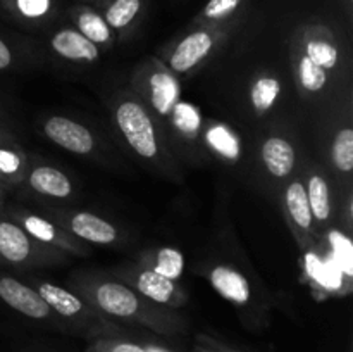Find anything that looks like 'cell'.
<instances>
[{
    "label": "cell",
    "instance_id": "52a82bcc",
    "mask_svg": "<svg viewBox=\"0 0 353 352\" xmlns=\"http://www.w3.org/2000/svg\"><path fill=\"white\" fill-rule=\"evenodd\" d=\"M50 219L86 244L112 245L119 240V230L105 217L86 211H52Z\"/></svg>",
    "mask_w": 353,
    "mask_h": 352
},
{
    "label": "cell",
    "instance_id": "4fadbf2b",
    "mask_svg": "<svg viewBox=\"0 0 353 352\" xmlns=\"http://www.w3.org/2000/svg\"><path fill=\"white\" fill-rule=\"evenodd\" d=\"M52 50L62 59L72 62H95L100 57V48L83 37L78 30H61L50 38Z\"/></svg>",
    "mask_w": 353,
    "mask_h": 352
},
{
    "label": "cell",
    "instance_id": "7a4b0ae2",
    "mask_svg": "<svg viewBox=\"0 0 353 352\" xmlns=\"http://www.w3.org/2000/svg\"><path fill=\"white\" fill-rule=\"evenodd\" d=\"M114 121L133 152L147 161L161 154L157 128L147 107L134 97H123L114 106Z\"/></svg>",
    "mask_w": 353,
    "mask_h": 352
},
{
    "label": "cell",
    "instance_id": "836d02e7",
    "mask_svg": "<svg viewBox=\"0 0 353 352\" xmlns=\"http://www.w3.org/2000/svg\"><path fill=\"white\" fill-rule=\"evenodd\" d=\"M0 183H3V179H2V176H0Z\"/></svg>",
    "mask_w": 353,
    "mask_h": 352
},
{
    "label": "cell",
    "instance_id": "ffe728a7",
    "mask_svg": "<svg viewBox=\"0 0 353 352\" xmlns=\"http://www.w3.org/2000/svg\"><path fill=\"white\" fill-rule=\"evenodd\" d=\"M76 26H78L79 33L93 41L97 47L99 45L105 47V45L112 43V30L105 23V19L93 10H79L76 16Z\"/></svg>",
    "mask_w": 353,
    "mask_h": 352
},
{
    "label": "cell",
    "instance_id": "9a60e30c",
    "mask_svg": "<svg viewBox=\"0 0 353 352\" xmlns=\"http://www.w3.org/2000/svg\"><path fill=\"white\" fill-rule=\"evenodd\" d=\"M261 157L265 169L276 178H286L295 169V148L283 137H269L262 144Z\"/></svg>",
    "mask_w": 353,
    "mask_h": 352
},
{
    "label": "cell",
    "instance_id": "83f0119b",
    "mask_svg": "<svg viewBox=\"0 0 353 352\" xmlns=\"http://www.w3.org/2000/svg\"><path fill=\"white\" fill-rule=\"evenodd\" d=\"M17 12L28 19H37L45 16L50 9V0H16Z\"/></svg>",
    "mask_w": 353,
    "mask_h": 352
},
{
    "label": "cell",
    "instance_id": "f546056e",
    "mask_svg": "<svg viewBox=\"0 0 353 352\" xmlns=\"http://www.w3.org/2000/svg\"><path fill=\"white\" fill-rule=\"evenodd\" d=\"M14 64V54L10 50L9 45L0 38V71H6V69L12 68Z\"/></svg>",
    "mask_w": 353,
    "mask_h": 352
},
{
    "label": "cell",
    "instance_id": "8fae6325",
    "mask_svg": "<svg viewBox=\"0 0 353 352\" xmlns=\"http://www.w3.org/2000/svg\"><path fill=\"white\" fill-rule=\"evenodd\" d=\"M210 285L221 297L230 300L238 307H245L252 302V289L243 273L230 264H216L207 273Z\"/></svg>",
    "mask_w": 353,
    "mask_h": 352
},
{
    "label": "cell",
    "instance_id": "f1b7e54d",
    "mask_svg": "<svg viewBox=\"0 0 353 352\" xmlns=\"http://www.w3.org/2000/svg\"><path fill=\"white\" fill-rule=\"evenodd\" d=\"M195 352H241V351H231V349L221 347L216 342L210 340V338L199 337V345L195 347Z\"/></svg>",
    "mask_w": 353,
    "mask_h": 352
},
{
    "label": "cell",
    "instance_id": "5bb4252c",
    "mask_svg": "<svg viewBox=\"0 0 353 352\" xmlns=\"http://www.w3.org/2000/svg\"><path fill=\"white\" fill-rule=\"evenodd\" d=\"M285 207L293 228L296 230V238L302 240V235L310 237V233L314 231V217L312 213H310L305 185L300 179H295V182H292L286 186Z\"/></svg>",
    "mask_w": 353,
    "mask_h": 352
},
{
    "label": "cell",
    "instance_id": "603a6c76",
    "mask_svg": "<svg viewBox=\"0 0 353 352\" xmlns=\"http://www.w3.org/2000/svg\"><path fill=\"white\" fill-rule=\"evenodd\" d=\"M141 9V0H114L105 10V23L110 30L123 31L130 26Z\"/></svg>",
    "mask_w": 353,
    "mask_h": 352
},
{
    "label": "cell",
    "instance_id": "44dd1931",
    "mask_svg": "<svg viewBox=\"0 0 353 352\" xmlns=\"http://www.w3.org/2000/svg\"><path fill=\"white\" fill-rule=\"evenodd\" d=\"M302 52H305L316 64L326 69L327 72L336 68L338 59H340V52L331 37H310L303 45Z\"/></svg>",
    "mask_w": 353,
    "mask_h": 352
},
{
    "label": "cell",
    "instance_id": "8992f818",
    "mask_svg": "<svg viewBox=\"0 0 353 352\" xmlns=\"http://www.w3.org/2000/svg\"><path fill=\"white\" fill-rule=\"evenodd\" d=\"M117 275L123 278V283L130 285L141 297L148 299L150 302L159 304V306L169 307V309H178V307L185 306L188 302V295L178 285V282L159 275V273L147 268L141 262L140 264L130 266L126 269H121Z\"/></svg>",
    "mask_w": 353,
    "mask_h": 352
},
{
    "label": "cell",
    "instance_id": "1f68e13d",
    "mask_svg": "<svg viewBox=\"0 0 353 352\" xmlns=\"http://www.w3.org/2000/svg\"><path fill=\"white\" fill-rule=\"evenodd\" d=\"M7 188H9V185H6V183H0V209L3 207V199H6Z\"/></svg>",
    "mask_w": 353,
    "mask_h": 352
},
{
    "label": "cell",
    "instance_id": "6da1fadb",
    "mask_svg": "<svg viewBox=\"0 0 353 352\" xmlns=\"http://www.w3.org/2000/svg\"><path fill=\"white\" fill-rule=\"evenodd\" d=\"M74 289L81 299L103 316L140 323L164 335L185 330V321L174 314V309L150 302L123 282L100 276H79Z\"/></svg>",
    "mask_w": 353,
    "mask_h": 352
},
{
    "label": "cell",
    "instance_id": "ac0fdd59",
    "mask_svg": "<svg viewBox=\"0 0 353 352\" xmlns=\"http://www.w3.org/2000/svg\"><path fill=\"white\" fill-rule=\"evenodd\" d=\"M26 157L10 138L0 141V176L6 185H16L26 178Z\"/></svg>",
    "mask_w": 353,
    "mask_h": 352
},
{
    "label": "cell",
    "instance_id": "7c38bea8",
    "mask_svg": "<svg viewBox=\"0 0 353 352\" xmlns=\"http://www.w3.org/2000/svg\"><path fill=\"white\" fill-rule=\"evenodd\" d=\"M26 182L34 193L48 199L64 200L74 193L69 176L54 166H34L26 173Z\"/></svg>",
    "mask_w": 353,
    "mask_h": 352
},
{
    "label": "cell",
    "instance_id": "277c9868",
    "mask_svg": "<svg viewBox=\"0 0 353 352\" xmlns=\"http://www.w3.org/2000/svg\"><path fill=\"white\" fill-rule=\"evenodd\" d=\"M33 285V289H37V292L43 297L45 302L50 306V309L59 317L71 321L78 328H86L92 333H103L105 331V326L109 323L103 320V316H100V313H97L85 299L72 293L71 290L34 278Z\"/></svg>",
    "mask_w": 353,
    "mask_h": 352
},
{
    "label": "cell",
    "instance_id": "484cf974",
    "mask_svg": "<svg viewBox=\"0 0 353 352\" xmlns=\"http://www.w3.org/2000/svg\"><path fill=\"white\" fill-rule=\"evenodd\" d=\"M241 6V0H209L202 10V17L205 21H224L233 16Z\"/></svg>",
    "mask_w": 353,
    "mask_h": 352
},
{
    "label": "cell",
    "instance_id": "4dcf8cb0",
    "mask_svg": "<svg viewBox=\"0 0 353 352\" xmlns=\"http://www.w3.org/2000/svg\"><path fill=\"white\" fill-rule=\"evenodd\" d=\"M145 351L147 352H172L171 349L164 347V345H155V344H147L145 345Z\"/></svg>",
    "mask_w": 353,
    "mask_h": 352
},
{
    "label": "cell",
    "instance_id": "30bf717a",
    "mask_svg": "<svg viewBox=\"0 0 353 352\" xmlns=\"http://www.w3.org/2000/svg\"><path fill=\"white\" fill-rule=\"evenodd\" d=\"M43 133L64 150L78 155H88L95 150V135L74 119L64 116H50L43 123Z\"/></svg>",
    "mask_w": 353,
    "mask_h": 352
},
{
    "label": "cell",
    "instance_id": "5b68a950",
    "mask_svg": "<svg viewBox=\"0 0 353 352\" xmlns=\"http://www.w3.org/2000/svg\"><path fill=\"white\" fill-rule=\"evenodd\" d=\"M2 211L7 217L19 224L33 240L40 242V244L47 245V247L57 248V251L64 252V254H74V255H86L88 254V247L85 242L76 238L64 228L59 226L57 223L50 219V217L40 216V214L30 213L21 207H12L9 211Z\"/></svg>",
    "mask_w": 353,
    "mask_h": 352
},
{
    "label": "cell",
    "instance_id": "4316f807",
    "mask_svg": "<svg viewBox=\"0 0 353 352\" xmlns=\"http://www.w3.org/2000/svg\"><path fill=\"white\" fill-rule=\"evenodd\" d=\"M207 140L212 147H216L217 150L223 152L226 157L236 159L238 157V145L236 140L231 137V133H228L223 126H214L209 130L207 135Z\"/></svg>",
    "mask_w": 353,
    "mask_h": 352
},
{
    "label": "cell",
    "instance_id": "3957f363",
    "mask_svg": "<svg viewBox=\"0 0 353 352\" xmlns=\"http://www.w3.org/2000/svg\"><path fill=\"white\" fill-rule=\"evenodd\" d=\"M64 252L33 240L0 211V259L14 266H43L62 261Z\"/></svg>",
    "mask_w": 353,
    "mask_h": 352
},
{
    "label": "cell",
    "instance_id": "cb8c5ba5",
    "mask_svg": "<svg viewBox=\"0 0 353 352\" xmlns=\"http://www.w3.org/2000/svg\"><path fill=\"white\" fill-rule=\"evenodd\" d=\"M333 162L340 173H352L353 169V130L350 126L338 130L333 141Z\"/></svg>",
    "mask_w": 353,
    "mask_h": 352
},
{
    "label": "cell",
    "instance_id": "d6a6232c",
    "mask_svg": "<svg viewBox=\"0 0 353 352\" xmlns=\"http://www.w3.org/2000/svg\"><path fill=\"white\" fill-rule=\"evenodd\" d=\"M7 138H10V137H9V135H6V131H3L2 128H0V141L7 140Z\"/></svg>",
    "mask_w": 353,
    "mask_h": 352
},
{
    "label": "cell",
    "instance_id": "e0dca14e",
    "mask_svg": "<svg viewBox=\"0 0 353 352\" xmlns=\"http://www.w3.org/2000/svg\"><path fill=\"white\" fill-rule=\"evenodd\" d=\"M312 217L319 223H327L331 217V192L326 178L319 173H309L305 185Z\"/></svg>",
    "mask_w": 353,
    "mask_h": 352
},
{
    "label": "cell",
    "instance_id": "2e32d148",
    "mask_svg": "<svg viewBox=\"0 0 353 352\" xmlns=\"http://www.w3.org/2000/svg\"><path fill=\"white\" fill-rule=\"evenodd\" d=\"M140 262L174 282H178L185 271V257L178 248L172 247H161L154 252H147Z\"/></svg>",
    "mask_w": 353,
    "mask_h": 352
},
{
    "label": "cell",
    "instance_id": "d4e9b609",
    "mask_svg": "<svg viewBox=\"0 0 353 352\" xmlns=\"http://www.w3.org/2000/svg\"><path fill=\"white\" fill-rule=\"evenodd\" d=\"M86 352H147L145 345L121 338H99L88 345Z\"/></svg>",
    "mask_w": 353,
    "mask_h": 352
},
{
    "label": "cell",
    "instance_id": "9c48e42d",
    "mask_svg": "<svg viewBox=\"0 0 353 352\" xmlns=\"http://www.w3.org/2000/svg\"><path fill=\"white\" fill-rule=\"evenodd\" d=\"M219 35L210 30H196L186 35L174 47L168 59V66L176 75H186L199 68L216 48Z\"/></svg>",
    "mask_w": 353,
    "mask_h": 352
},
{
    "label": "cell",
    "instance_id": "d6986e66",
    "mask_svg": "<svg viewBox=\"0 0 353 352\" xmlns=\"http://www.w3.org/2000/svg\"><path fill=\"white\" fill-rule=\"evenodd\" d=\"M295 72L300 88L309 93H319L330 79V72L316 64L305 52H302L299 59H295Z\"/></svg>",
    "mask_w": 353,
    "mask_h": 352
},
{
    "label": "cell",
    "instance_id": "ba28073f",
    "mask_svg": "<svg viewBox=\"0 0 353 352\" xmlns=\"http://www.w3.org/2000/svg\"><path fill=\"white\" fill-rule=\"evenodd\" d=\"M0 300L10 309L31 320H52L50 309L37 289L9 275H0Z\"/></svg>",
    "mask_w": 353,
    "mask_h": 352
},
{
    "label": "cell",
    "instance_id": "7402d4cb",
    "mask_svg": "<svg viewBox=\"0 0 353 352\" xmlns=\"http://www.w3.org/2000/svg\"><path fill=\"white\" fill-rule=\"evenodd\" d=\"M279 92H281V83H279L276 76H259L254 81V85H252L250 92V99L255 110L257 113H265V110L271 109L274 106L276 99H278Z\"/></svg>",
    "mask_w": 353,
    "mask_h": 352
}]
</instances>
